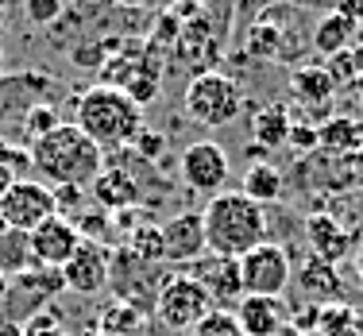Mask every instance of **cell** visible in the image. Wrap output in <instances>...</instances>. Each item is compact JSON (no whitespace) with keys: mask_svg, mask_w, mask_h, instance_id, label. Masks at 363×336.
<instances>
[{"mask_svg":"<svg viewBox=\"0 0 363 336\" xmlns=\"http://www.w3.org/2000/svg\"><path fill=\"white\" fill-rule=\"evenodd\" d=\"M294 282V263L282 244H259L247 255H240V286L255 298H282Z\"/></svg>","mask_w":363,"mask_h":336,"instance_id":"6","label":"cell"},{"mask_svg":"<svg viewBox=\"0 0 363 336\" xmlns=\"http://www.w3.org/2000/svg\"><path fill=\"white\" fill-rule=\"evenodd\" d=\"M62 290H74L82 298H97L108 290L112 279V252L105 244H93V240H82L74 252V259L62 267Z\"/></svg>","mask_w":363,"mask_h":336,"instance_id":"11","label":"cell"},{"mask_svg":"<svg viewBox=\"0 0 363 336\" xmlns=\"http://www.w3.org/2000/svg\"><path fill=\"white\" fill-rule=\"evenodd\" d=\"M8 232H12V228H8V224H4V217H0V244H4V236H8Z\"/></svg>","mask_w":363,"mask_h":336,"instance_id":"43","label":"cell"},{"mask_svg":"<svg viewBox=\"0 0 363 336\" xmlns=\"http://www.w3.org/2000/svg\"><path fill=\"white\" fill-rule=\"evenodd\" d=\"M132 151H135V159H140V162H159L162 155H167V135L155 132V128H143V132L135 135Z\"/></svg>","mask_w":363,"mask_h":336,"instance_id":"31","label":"cell"},{"mask_svg":"<svg viewBox=\"0 0 363 336\" xmlns=\"http://www.w3.org/2000/svg\"><path fill=\"white\" fill-rule=\"evenodd\" d=\"M16 182H20V174H16L12 167H4V162H0V197L8 194V189H12Z\"/></svg>","mask_w":363,"mask_h":336,"instance_id":"38","label":"cell"},{"mask_svg":"<svg viewBox=\"0 0 363 336\" xmlns=\"http://www.w3.org/2000/svg\"><path fill=\"white\" fill-rule=\"evenodd\" d=\"M359 317H363V313H359Z\"/></svg>","mask_w":363,"mask_h":336,"instance_id":"49","label":"cell"},{"mask_svg":"<svg viewBox=\"0 0 363 336\" xmlns=\"http://www.w3.org/2000/svg\"><path fill=\"white\" fill-rule=\"evenodd\" d=\"M333 12H340V16H348L352 23H363V0H340V4L333 8Z\"/></svg>","mask_w":363,"mask_h":336,"instance_id":"36","label":"cell"},{"mask_svg":"<svg viewBox=\"0 0 363 336\" xmlns=\"http://www.w3.org/2000/svg\"><path fill=\"white\" fill-rule=\"evenodd\" d=\"M352 43H363V23H356V39Z\"/></svg>","mask_w":363,"mask_h":336,"instance_id":"44","label":"cell"},{"mask_svg":"<svg viewBox=\"0 0 363 336\" xmlns=\"http://www.w3.org/2000/svg\"><path fill=\"white\" fill-rule=\"evenodd\" d=\"M363 147V120L356 116H328L317 128V151L328 159H352Z\"/></svg>","mask_w":363,"mask_h":336,"instance_id":"20","label":"cell"},{"mask_svg":"<svg viewBox=\"0 0 363 336\" xmlns=\"http://www.w3.org/2000/svg\"><path fill=\"white\" fill-rule=\"evenodd\" d=\"M294 279H298V290L313 301V306H336V301H340V271H336V263H325V259H317V255H309V259L294 271Z\"/></svg>","mask_w":363,"mask_h":336,"instance_id":"19","label":"cell"},{"mask_svg":"<svg viewBox=\"0 0 363 336\" xmlns=\"http://www.w3.org/2000/svg\"><path fill=\"white\" fill-rule=\"evenodd\" d=\"M359 97H363V82H359Z\"/></svg>","mask_w":363,"mask_h":336,"instance_id":"46","label":"cell"},{"mask_svg":"<svg viewBox=\"0 0 363 336\" xmlns=\"http://www.w3.org/2000/svg\"><path fill=\"white\" fill-rule=\"evenodd\" d=\"M23 16L35 28H50L66 16V0H23Z\"/></svg>","mask_w":363,"mask_h":336,"instance_id":"30","label":"cell"},{"mask_svg":"<svg viewBox=\"0 0 363 336\" xmlns=\"http://www.w3.org/2000/svg\"><path fill=\"white\" fill-rule=\"evenodd\" d=\"M58 124H62V116H58V105H35V108L28 112V116L20 120L23 147H31L35 140H43V135H50Z\"/></svg>","mask_w":363,"mask_h":336,"instance_id":"28","label":"cell"},{"mask_svg":"<svg viewBox=\"0 0 363 336\" xmlns=\"http://www.w3.org/2000/svg\"><path fill=\"white\" fill-rule=\"evenodd\" d=\"M174 47H178V58H182V62L194 66L197 74H205V70H213V62H217L220 39H217V31H213V23L205 20V16H194V20L182 23Z\"/></svg>","mask_w":363,"mask_h":336,"instance_id":"17","label":"cell"},{"mask_svg":"<svg viewBox=\"0 0 363 336\" xmlns=\"http://www.w3.org/2000/svg\"><path fill=\"white\" fill-rule=\"evenodd\" d=\"M23 336H70V332L58 325L55 313H47V309H43V313H35V317H28V321H23Z\"/></svg>","mask_w":363,"mask_h":336,"instance_id":"34","label":"cell"},{"mask_svg":"<svg viewBox=\"0 0 363 336\" xmlns=\"http://www.w3.org/2000/svg\"><path fill=\"white\" fill-rule=\"evenodd\" d=\"M213 298L205 294L201 282H194L186 271H174L159 282L155 290V317H159L162 329L170 332H189L205 313H213Z\"/></svg>","mask_w":363,"mask_h":336,"instance_id":"5","label":"cell"},{"mask_svg":"<svg viewBox=\"0 0 363 336\" xmlns=\"http://www.w3.org/2000/svg\"><path fill=\"white\" fill-rule=\"evenodd\" d=\"M0 35H4V23H0Z\"/></svg>","mask_w":363,"mask_h":336,"instance_id":"47","label":"cell"},{"mask_svg":"<svg viewBox=\"0 0 363 336\" xmlns=\"http://www.w3.org/2000/svg\"><path fill=\"white\" fill-rule=\"evenodd\" d=\"M4 4H8V0H0V8H4Z\"/></svg>","mask_w":363,"mask_h":336,"instance_id":"48","label":"cell"},{"mask_svg":"<svg viewBox=\"0 0 363 336\" xmlns=\"http://www.w3.org/2000/svg\"><path fill=\"white\" fill-rule=\"evenodd\" d=\"M112 4H116V8H124V12H135V8H143L147 0H112Z\"/></svg>","mask_w":363,"mask_h":336,"instance_id":"41","label":"cell"},{"mask_svg":"<svg viewBox=\"0 0 363 336\" xmlns=\"http://www.w3.org/2000/svg\"><path fill=\"white\" fill-rule=\"evenodd\" d=\"M352 263H356V274H359V279H363V240H359L356 255H352Z\"/></svg>","mask_w":363,"mask_h":336,"instance_id":"42","label":"cell"},{"mask_svg":"<svg viewBox=\"0 0 363 336\" xmlns=\"http://www.w3.org/2000/svg\"><path fill=\"white\" fill-rule=\"evenodd\" d=\"M140 321H143V313L135 306H128V301H112L105 313L97 317V329L108 332V336H132L135 329H140Z\"/></svg>","mask_w":363,"mask_h":336,"instance_id":"27","label":"cell"},{"mask_svg":"<svg viewBox=\"0 0 363 336\" xmlns=\"http://www.w3.org/2000/svg\"><path fill=\"white\" fill-rule=\"evenodd\" d=\"M89 197H93V205H97L101 213H124V209H135V205L143 201V189L140 182H135L128 170H120V167H105L97 178H93V186H89Z\"/></svg>","mask_w":363,"mask_h":336,"instance_id":"16","label":"cell"},{"mask_svg":"<svg viewBox=\"0 0 363 336\" xmlns=\"http://www.w3.org/2000/svg\"><path fill=\"white\" fill-rule=\"evenodd\" d=\"M348 178H352V186H356V189H363V147L348 159Z\"/></svg>","mask_w":363,"mask_h":336,"instance_id":"37","label":"cell"},{"mask_svg":"<svg viewBox=\"0 0 363 336\" xmlns=\"http://www.w3.org/2000/svg\"><path fill=\"white\" fill-rule=\"evenodd\" d=\"M85 336H108V332H101V329H97V325H93V332H85Z\"/></svg>","mask_w":363,"mask_h":336,"instance_id":"45","label":"cell"},{"mask_svg":"<svg viewBox=\"0 0 363 336\" xmlns=\"http://www.w3.org/2000/svg\"><path fill=\"white\" fill-rule=\"evenodd\" d=\"M352 39H356V23H352L348 16H340V12H328V16L317 20L313 35H309V47H313L321 58H333V55H340V50H348Z\"/></svg>","mask_w":363,"mask_h":336,"instance_id":"22","label":"cell"},{"mask_svg":"<svg viewBox=\"0 0 363 336\" xmlns=\"http://www.w3.org/2000/svg\"><path fill=\"white\" fill-rule=\"evenodd\" d=\"M201 228L209 255L240 259L252 247L267 244V209L252 197H244L240 189H220L201 209Z\"/></svg>","mask_w":363,"mask_h":336,"instance_id":"2","label":"cell"},{"mask_svg":"<svg viewBox=\"0 0 363 336\" xmlns=\"http://www.w3.org/2000/svg\"><path fill=\"white\" fill-rule=\"evenodd\" d=\"M290 93H294L298 105L317 108V105H328V101L336 97V85H333V77L325 74V66L306 62V66H298V70L290 74Z\"/></svg>","mask_w":363,"mask_h":336,"instance_id":"21","label":"cell"},{"mask_svg":"<svg viewBox=\"0 0 363 336\" xmlns=\"http://www.w3.org/2000/svg\"><path fill=\"white\" fill-rule=\"evenodd\" d=\"M77 244H82V232L74 228V220L66 217H47L39 228L28 232V255L31 267H47V271H62L74 259Z\"/></svg>","mask_w":363,"mask_h":336,"instance_id":"10","label":"cell"},{"mask_svg":"<svg viewBox=\"0 0 363 336\" xmlns=\"http://www.w3.org/2000/svg\"><path fill=\"white\" fill-rule=\"evenodd\" d=\"M290 124H294V116H290L286 105H263V108H255L252 112V135H255L252 143H259V147H267V151L282 147V143H286V135H290Z\"/></svg>","mask_w":363,"mask_h":336,"instance_id":"23","label":"cell"},{"mask_svg":"<svg viewBox=\"0 0 363 336\" xmlns=\"http://www.w3.org/2000/svg\"><path fill=\"white\" fill-rule=\"evenodd\" d=\"M0 217L12 232L28 236L31 228H39L47 217H55V189L35 178H20L4 197H0Z\"/></svg>","mask_w":363,"mask_h":336,"instance_id":"7","label":"cell"},{"mask_svg":"<svg viewBox=\"0 0 363 336\" xmlns=\"http://www.w3.org/2000/svg\"><path fill=\"white\" fill-rule=\"evenodd\" d=\"M306 240L313 247L317 259L325 263H340L352 252V228H344L333 213H309L306 217Z\"/></svg>","mask_w":363,"mask_h":336,"instance_id":"18","label":"cell"},{"mask_svg":"<svg viewBox=\"0 0 363 336\" xmlns=\"http://www.w3.org/2000/svg\"><path fill=\"white\" fill-rule=\"evenodd\" d=\"M8 298H12V279H8V274H0V309L8 306Z\"/></svg>","mask_w":363,"mask_h":336,"instance_id":"40","label":"cell"},{"mask_svg":"<svg viewBox=\"0 0 363 336\" xmlns=\"http://www.w3.org/2000/svg\"><path fill=\"white\" fill-rule=\"evenodd\" d=\"M309 336H363V317L352 306L336 301V306L317 309V325Z\"/></svg>","mask_w":363,"mask_h":336,"instance_id":"25","label":"cell"},{"mask_svg":"<svg viewBox=\"0 0 363 336\" xmlns=\"http://www.w3.org/2000/svg\"><path fill=\"white\" fill-rule=\"evenodd\" d=\"M182 108H186V116L201 128H224L244 112V89H240V82L232 74L205 70V74L189 77Z\"/></svg>","mask_w":363,"mask_h":336,"instance_id":"4","label":"cell"},{"mask_svg":"<svg viewBox=\"0 0 363 336\" xmlns=\"http://www.w3.org/2000/svg\"><path fill=\"white\" fill-rule=\"evenodd\" d=\"M186 274L194 282H201L205 294L213 298L217 309H228L244 298V286H240V259H228V255H209L205 252L197 263L186 267Z\"/></svg>","mask_w":363,"mask_h":336,"instance_id":"12","label":"cell"},{"mask_svg":"<svg viewBox=\"0 0 363 336\" xmlns=\"http://www.w3.org/2000/svg\"><path fill=\"white\" fill-rule=\"evenodd\" d=\"M282 186H286V182H282L279 167H271V162H252L247 174H244L240 194L252 197V201H259V205H271V201H279V197H282Z\"/></svg>","mask_w":363,"mask_h":336,"instance_id":"24","label":"cell"},{"mask_svg":"<svg viewBox=\"0 0 363 336\" xmlns=\"http://www.w3.org/2000/svg\"><path fill=\"white\" fill-rule=\"evenodd\" d=\"M232 317H236L244 336H282L294 325V313L282 298H255V294L240 298Z\"/></svg>","mask_w":363,"mask_h":336,"instance_id":"15","label":"cell"},{"mask_svg":"<svg viewBox=\"0 0 363 336\" xmlns=\"http://www.w3.org/2000/svg\"><path fill=\"white\" fill-rule=\"evenodd\" d=\"M290 8L274 4L263 8L255 16V23L247 28V55L252 58H267V62H282V58H294V35L282 23H286Z\"/></svg>","mask_w":363,"mask_h":336,"instance_id":"14","label":"cell"},{"mask_svg":"<svg viewBox=\"0 0 363 336\" xmlns=\"http://www.w3.org/2000/svg\"><path fill=\"white\" fill-rule=\"evenodd\" d=\"M286 143H290L294 151H301V155L317 151V128H309V124H290Z\"/></svg>","mask_w":363,"mask_h":336,"instance_id":"35","label":"cell"},{"mask_svg":"<svg viewBox=\"0 0 363 336\" xmlns=\"http://www.w3.org/2000/svg\"><path fill=\"white\" fill-rule=\"evenodd\" d=\"M85 209V189L82 186H55V213L66 220H74Z\"/></svg>","mask_w":363,"mask_h":336,"instance_id":"32","label":"cell"},{"mask_svg":"<svg viewBox=\"0 0 363 336\" xmlns=\"http://www.w3.org/2000/svg\"><path fill=\"white\" fill-rule=\"evenodd\" d=\"M55 77L47 70L0 74V120H23L35 105H55Z\"/></svg>","mask_w":363,"mask_h":336,"instance_id":"8","label":"cell"},{"mask_svg":"<svg viewBox=\"0 0 363 336\" xmlns=\"http://www.w3.org/2000/svg\"><path fill=\"white\" fill-rule=\"evenodd\" d=\"M348 58H352V70H356V77L363 82V43H352V47H348Z\"/></svg>","mask_w":363,"mask_h":336,"instance_id":"39","label":"cell"},{"mask_svg":"<svg viewBox=\"0 0 363 336\" xmlns=\"http://www.w3.org/2000/svg\"><path fill=\"white\" fill-rule=\"evenodd\" d=\"M162 232V263L182 267L197 263L209 247H205V228H201V213H178L167 224H159Z\"/></svg>","mask_w":363,"mask_h":336,"instance_id":"13","label":"cell"},{"mask_svg":"<svg viewBox=\"0 0 363 336\" xmlns=\"http://www.w3.org/2000/svg\"><path fill=\"white\" fill-rule=\"evenodd\" d=\"M321 66H325V74L333 77V85H336V89H344V85H359L356 70H352V58H348V50H340V55L325 58Z\"/></svg>","mask_w":363,"mask_h":336,"instance_id":"33","label":"cell"},{"mask_svg":"<svg viewBox=\"0 0 363 336\" xmlns=\"http://www.w3.org/2000/svg\"><path fill=\"white\" fill-rule=\"evenodd\" d=\"M189 336H244L236 325V317L228 313V309H213V313H205L201 321L189 329Z\"/></svg>","mask_w":363,"mask_h":336,"instance_id":"29","label":"cell"},{"mask_svg":"<svg viewBox=\"0 0 363 336\" xmlns=\"http://www.w3.org/2000/svg\"><path fill=\"white\" fill-rule=\"evenodd\" d=\"M228 151L213 140H201V143H189L178 159V174L194 194H220L224 182H228Z\"/></svg>","mask_w":363,"mask_h":336,"instance_id":"9","label":"cell"},{"mask_svg":"<svg viewBox=\"0 0 363 336\" xmlns=\"http://www.w3.org/2000/svg\"><path fill=\"white\" fill-rule=\"evenodd\" d=\"M124 247H128V252H132L140 263L159 267V263H162V232H159V224H135V228H128Z\"/></svg>","mask_w":363,"mask_h":336,"instance_id":"26","label":"cell"},{"mask_svg":"<svg viewBox=\"0 0 363 336\" xmlns=\"http://www.w3.org/2000/svg\"><path fill=\"white\" fill-rule=\"evenodd\" d=\"M74 124L105 147H132L135 135L143 132V108L132 105L124 89H108V85H93V89L74 97Z\"/></svg>","mask_w":363,"mask_h":336,"instance_id":"3","label":"cell"},{"mask_svg":"<svg viewBox=\"0 0 363 336\" xmlns=\"http://www.w3.org/2000/svg\"><path fill=\"white\" fill-rule=\"evenodd\" d=\"M28 155H31V170H35L50 189L55 186L89 189L93 178L105 170V151H101L74 120H62L50 135L35 140L28 147Z\"/></svg>","mask_w":363,"mask_h":336,"instance_id":"1","label":"cell"}]
</instances>
